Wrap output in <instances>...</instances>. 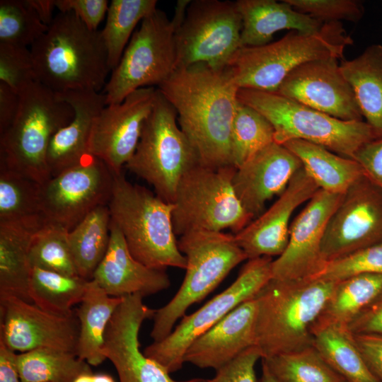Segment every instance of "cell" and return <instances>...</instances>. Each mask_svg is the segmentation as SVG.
I'll return each instance as SVG.
<instances>
[{"mask_svg": "<svg viewBox=\"0 0 382 382\" xmlns=\"http://www.w3.org/2000/svg\"><path fill=\"white\" fill-rule=\"evenodd\" d=\"M59 12L74 13L89 29L98 30L108 9L107 0H55Z\"/></svg>", "mask_w": 382, "mask_h": 382, "instance_id": "cell-46", "label": "cell"}, {"mask_svg": "<svg viewBox=\"0 0 382 382\" xmlns=\"http://www.w3.org/2000/svg\"><path fill=\"white\" fill-rule=\"evenodd\" d=\"M346 382H349V381H346Z\"/></svg>", "mask_w": 382, "mask_h": 382, "instance_id": "cell-55", "label": "cell"}, {"mask_svg": "<svg viewBox=\"0 0 382 382\" xmlns=\"http://www.w3.org/2000/svg\"><path fill=\"white\" fill-rule=\"evenodd\" d=\"M296 11L323 23L357 22L363 16L361 4L354 0H286Z\"/></svg>", "mask_w": 382, "mask_h": 382, "instance_id": "cell-44", "label": "cell"}, {"mask_svg": "<svg viewBox=\"0 0 382 382\" xmlns=\"http://www.w3.org/2000/svg\"><path fill=\"white\" fill-rule=\"evenodd\" d=\"M274 130L268 120L238 100L231 133L232 166L239 168L259 151L274 142Z\"/></svg>", "mask_w": 382, "mask_h": 382, "instance_id": "cell-39", "label": "cell"}, {"mask_svg": "<svg viewBox=\"0 0 382 382\" xmlns=\"http://www.w3.org/2000/svg\"><path fill=\"white\" fill-rule=\"evenodd\" d=\"M302 166L294 153L274 141L236 168L233 187L253 219L263 212L267 201L284 191Z\"/></svg>", "mask_w": 382, "mask_h": 382, "instance_id": "cell-22", "label": "cell"}, {"mask_svg": "<svg viewBox=\"0 0 382 382\" xmlns=\"http://www.w3.org/2000/svg\"><path fill=\"white\" fill-rule=\"evenodd\" d=\"M270 257L248 260L236 279L224 291L190 315L163 340L147 346L144 353L168 373L183 367L184 354L191 343L241 303L253 299L272 278Z\"/></svg>", "mask_w": 382, "mask_h": 382, "instance_id": "cell-12", "label": "cell"}, {"mask_svg": "<svg viewBox=\"0 0 382 382\" xmlns=\"http://www.w3.org/2000/svg\"><path fill=\"white\" fill-rule=\"evenodd\" d=\"M237 96L268 120L279 144L303 140L354 159L364 144L376 138L365 121L342 120L276 93L239 88Z\"/></svg>", "mask_w": 382, "mask_h": 382, "instance_id": "cell-7", "label": "cell"}, {"mask_svg": "<svg viewBox=\"0 0 382 382\" xmlns=\"http://www.w3.org/2000/svg\"><path fill=\"white\" fill-rule=\"evenodd\" d=\"M178 245L187 260L183 283L173 299L156 310L151 337L158 342L195 303L203 300L238 264L248 260L234 236L223 231H194L179 237Z\"/></svg>", "mask_w": 382, "mask_h": 382, "instance_id": "cell-9", "label": "cell"}, {"mask_svg": "<svg viewBox=\"0 0 382 382\" xmlns=\"http://www.w3.org/2000/svg\"><path fill=\"white\" fill-rule=\"evenodd\" d=\"M318 190V186L302 166L276 202L233 235L248 260L281 255L288 243L290 220L294 212L308 202Z\"/></svg>", "mask_w": 382, "mask_h": 382, "instance_id": "cell-21", "label": "cell"}, {"mask_svg": "<svg viewBox=\"0 0 382 382\" xmlns=\"http://www.w3.org/2000/svg\"><path fill=\"white\" fill-rule=\"evenodd\" d=\"M114 173L99 158L88 154L41 185V209L46 221L71 231L98 206L108 205Z\"/></svg>", "mask_w": 382, "mask_h": 382, "instance_id": "cell-14", "label": "cell"}, {"mask_svg": "<svg viewBox=\"0 0 382 382\" xmlns=\"http://www.w3.org/2000/svg\"><path fill=\"white\" fill-rule=\"evenodd\" d=\"M190 0H179L173 17L156 8L141 21L104 87L106 104L122 102L144 87L160 86L178 68L176 30Z\"/></svg>", "mask_w": 382, "mask_h": 382, "instance_id": "cell-8", "label": "cell"}, {"mask_svg": "<svg viewBox=\"0 0 382 382\" xmlns=\"http://www.w3.org/2000/svg\"><path fill=\"white\" fill-rule=\"evenodd\" d=\"M260 382H274L266 366L262 364V376Z\"/></svg>", "mask_w": 382, "mask_h": 382, "instance_id": "cell-54", "label": "cell"}, {"mask_svg": "<svg viewBox=\"0 0 382 382\" xmlns=\"http://www.w3.org/2000/svg\"><path fill=\"white\" fill-rule=\"evenodd\" d=\"M343 195L318 190L291 223L287 245L272 261V278H314L325 267L322 241L327 224Z\"/></svg>", "mask_w": 382, "mask_h": 382, "instance_id": "cell-19", "label": "cell"}, {"mask_svg": "<svg viewBox=\"0 0 382 382\" xmlns=\"http://www.w3.org/2000/svg\"><path fill=\"white\" fill-rule=\"evenodd\" d=\"M43 224L0 223V297L13 296L32 302L30 247L34 233Z\"/></svg>", "mask_w": 382, "mask_h": 382, "instance_id": "cell-27", "label": "cell"}, {"mask_svg": "<svg viewBox=\"0 0 382 382\" xmlns=\"http://www.w3.org/2000/svg\"><path fill=\"white\" fill-rule=\"evenodd\" d=\"M235 3L242 21L241 47L268 44L273 35L282 30L316 33L325 23L296 11L286 0H238Z\"/></svg>", "mask_w": 382, "mask_h": 382, "instance_id": "cell-26", "label": "cell"}, {"mask_svg": "<svg viewBox=\"0 0 382 382\" xmlns=\"http://www.w3.org/2000/svg\"><path fill=\"white\" fill-rule=\"evenodd\" d=\"M312 345L325 361L349 382H379L368 367L347 326L314 323Z\"/></svg>", "mask_w": 382, "mask_h": 382, "instance_id": "cell-31", "label": "cell"}, {"mask_svg": "<svg viewBox=\"0 0 382 382\" xmlns=\"http://www.w3.org/2000/svg\"><path fill=\"white\" fill-rule=\"evenodd\" d=\"M92 279L109 296L120 298L134 294L144 297L170 286L166 270L149 267L133 257L122 233L111 220L108 248Z\"/></svg>", "mask_w": 382, "mask_h": 382, "instance_id": "cell-24", "label": "cell"}, {"mask_svg": "<svg viewBox=\"0 0 382 382\" xmlns=\"http://www.w3.org/2000/svg\"><path fill=\"white\" fill-rule=\"evenodd\" d=\"M236 170L233 166L212 168L198 163L183 175L172 203L176 236L225 229L236 234L251 221L233 187Z\"/></svg>", "mask_w": 382, "mask_h": 382, "instance_id": "cell-10", "label": "cell"}, {"mask_svg": "<svg viewBox=\"0 0 382 382\" xmlns=\"http://www.w3.org/2000/svg\"><path fill=\"white\" fill-rule=\"evenodd\" d=\"M274 382H346L314 347L262 359Z\"/></svg>", "mask_w": 382, "mask_h": 382, "instance_id": "cell-38", "label": "cell"}, {"mask_svg": "<svg viewBox=\"0 0 382 382\" xmlns=\"http://www.w3.org/2000/svg\"><path fill=\"white\" fill-rule=\"evenodd\" d=\"M111 221L122 233L133 257L157 270L185 269L172 223L173 204L146 187L128 181L122 173L114 174L108 204Z\"/></svg>", "mask_w": 382, "mask_h": 382, "instance_id": "cell-5", "label": "cell"}, {"mask_svg": "<svg viewBox=\"0 0 382 382\" xmlns=\"http://www.w3.org/2000/svg\"><path fill=\"white\" fill-rule=\"evenodd\" d=\"M0 223L41 224V184L1 165Z\"/></svg>", "mask_w": 382, "mask_h": 382, "instance_id": "cell-35", "label": "cell"}, {"mask_svg": "<svg viewBox=\"0 0 382 382\" xmlns=\"http://www.w3.org/2000/svg\"><path fill=\"white\" fill-rule=\"evenodd\" d=\"M276 93L342 120L363 121L353 91L335 58L300 65Z\"/></svg>", "mask_w": 382, "mask_h": 382, "instance_id": "cell-20", "label": "cell"}, {"mask_svg": "<svg viewBox=\"0 0 382 382\" xmlns=\"http://www.w3.org/2000/svg\"><path fill=\"white\" fill-rule=\"evenodd\" d=\"M20 95L0 81V134L12 124L18 112Z\"/></svg>", "mask_w": 382, "mask_h": 382, "instance_id": "cell-50", "label": "cell"}, {"mask_svg": "<svg viewBox=\"0 0 382 382\" xmlns=\"http://www.w3.org/2000/svg\"><path fill=\"white\" fill-rule=\"evenodd\" d=\"M365 175L382 190V137L364 144L355 154Z\"/></svg>", "mask_w": 382, "mask_h": 382, "instance_id": "cell-47", "label": "cell"}, {"mask_svg": "<svg viewBox=\"0 0 382 382\" xmlns=\"http://www.w3.org/2000/svg\"><path fill=\"white\" fill-rule=\"evenodd\" d=\"M69 230L46 221L34 233L29 253L32 267L79 276L69 248Z\"/></svg>", "mask_w": 382, "mask_h": 382, "instance_id": "cell-40", "label": "cell"}, {"mask_svg": "<svg viewBox=\"0 0 382 382\" xmlns=\"http://www.w3.org/2000/svg\"><path fill=\"white\" fill-rule=\"evenodd\" d=\"M353 335H382V292L347 326Z\"/></svg>", "mask_w": 382, "mask_h": 382, "instance_id": "cell-48", "label": "cell"}, {"mask_svg": "<svg viewBox=\"0 0 382 382\" xmlns=\"http://www.w3.org/2000/svg\"><path fill=\"white\" fill-rule=\"evenodd\" d=\"M353 40L340 22L325 23L316 33L291 30L280 40L257 47H241L224 70L239 88L276 93L300 65L314 60L342 59Z\"/></svg>", "mask_w": 382, "mask_h": 382, "instance_id": "cell-4", "label": "cell"}, {"mask_svg": "<svg viewBox=\"0 0 382 382\" xmlns=\"http://www.w3.org/2000/svg\"><path fill=\"white\" fill-rule=\"evenodd\" d=\"M24 2L45 25L51 24L54 19L53 11L57 8L55 0H24Z\"/></svg>", "mask_w": 382, "mask_h": 382, "instance_id": "cell-52", "label": "cell"}, {"mask_svg": "<svg viewBox=\"0 0 382 382\" xmlns=\"http://www.w3.org/2000/svg\"><path fill=\"white\" fill-rule=\"evenodd\" d=\"M122 299L109 296L93 279L88 281L76 312L79 324L76 355L88 364L98 366L106 359L101 353L105 332Z\"/></svg>", "mask_w": 382, "mask_h": 382, "instance_id": "cell-30", "label": "cell"}, {"mask_svg": "<svg viewBox=\"0 0 382 382\" xmlns=\"http://www.w3.org/2000/svg\"><path fill=\"white\" fill-rule=\"evenodd\" d=\"M382 242V190L365 175L331 215L322 241L324 260L332 261Z\"/></svg>", "mask_w": 382, "mask_h": 382, "instance_id": "cell-15", "label": "cell"}, {"mask_svg": "<svg viewBox=\"0 0 382 382\" xmlns=\"http://www.w3.org/2000/svg\"><path fill=\"white\" fill-rule=\"evenodd\" d=\"M0 81L18 94L37 81L30 50L0 42Z\"/></svg>", "mask_w": 382, "mask_h": 382, "instance_id": "cell-43", "label": "cell"}, {"mask_svg": "<svg viewBox=\"0 0 382 382\" xmlns=\"http://www.w3.org/2000/svg\"><path fill=\"white\" fill-rule=\"evenodd\" d=\"M0 382H22L17 365V354L1 340H0Z\"/></svg>", "mask_w": 382, "mask_h": 382, "instance_id": "cell-51", "label": "cell"}, {"mask_svg": "<svg viewBox=\"0 0 382 382\" xmlns=\"http://www.w3.org/2000/svg\"><path fill=\"white\" fill-rule=\"evenodd\" d=\"M74 382H115L114 378L107 374H96L93 372L79 375Z\"/></svg>", "mask_w": 382, "mask_h": 382, "instance_id": "cell-53", "label": "cell"}, {"mask_svg": "<svg viewBox=\"0 0 382 382\" xmlns=\"http://www.w3.org/2000/svg\"><path fill=\"white\" fill-rule=\"evenodd\" d=\"M73 108L71 122L52 137L47 153L51 178L80 163L88 154V145L96 117L107 105L104 93L93 90L57 93Z\"/></svg>", "mask_w": 382, "mask_h": 382, "instance_id": "cell-25", "label": "cell"}, {"mask_svg": "<svg viewBox=\"0 0 382 382\" xmlns=\"http://www.w3.org/2000/svg\"><path fill=\"white\" fill-rule=\"evenodd\" d=\"M354 338L368 367L382 382V335L358 334Z\"/></svg>", "mask_w": 382, "mask_h": 382, "instance_id": "cell-49", "label": "cell"}, {"mask_svg": "<svg viewBox=\"0 0 382 382\" xmlns=\"http://www.w3.org/2000/svg\"><path fill=\"white\" fill-rule=\"evenodd\" d=\"M47 29L24 1H0V42L31 47Z\"/></svg>", "mask_w": 382, "mask_h": 382, "instance_id": "cell-41", "label": "cell"}, {"mask_svg": "<svg viewBox=\"0 0 382 382\" xmlns=\"http://www.w3.org/2000/svg\"><path fill=\"white\" fill-rule=\"evenodd\" d=\"M156 90L153 86L137 89L122 102L105 105L96 117L88 151L114 174L122 173L133 156L154 106Z\"/></svg>", "mask_w": 382, "mask_h": 382, "instance_id": "cell-17", "label": "cell"}, {"mask_svg": "<svg viewBox=\"0 0 382 382\" xmlns=\"http://www.w3.org/2000/svg\"><path fill=\"white\" fill-rule=\"evenodd\" d=\"M382 292V274H362L337 282L318 323L348 325Z\"/></svg>", "mask_w": 382, "mask_h": 382, "instance_id": "cell-33", "label": "cell"}, {"mask_svg": "<svg viewBox=\"0 0 382 382\" xmlns=\"http://www.w3.org/2000/svg\"><path fill=\"white\" fill-rule=\"evenodd\" d=\"M241 29L235 1H190L175 33L178 68L204 64L224 70L241 47Z\"/></svg>", "mask_w": 382, "mask_h": 382, "instance_id": "cell-13", "label": "cell"}, {"mask_svg": "<svg viewBox=\"0 0 382 382\" xmlns=\"http://www.w3.org/2000/svg\"><path fill=\"white\" fill-rule=\"evenodd\" d=\"M88 281L79 276H68L33 267L30 297L43 311L58 316H71L74 315L71 308L82 301Z\"/></svg>", "mask_w": 382, "mask_h": 382, "instance_id": "cell-34", "label": "cell"}, {"mask_svg": "<svg viewBox=\"0 0 382 382\" xmlns=\"http://www.w3.org/2000/svg\"><path fill=\"white\" fill-rule=\"evenodd\" d=\"M362 274H382V242L327 262L314 278L338 282Z\"/></svg>", "mask_w": 382, "mask_h": 382, "instance_id": "cell-42", "label": "cell"}, {"mask_svg": "<svg viewBox=\"0 0 382 382\" xmlns=\"http://www.w3.org/2000/svg\"><path fill=\"white\" fill-rule=\"evenodd\" d=\"M256 312L255 297L238 305L191 343L184 362L216 370L255 346Z\"/></svg>", "mask_w": 382, "mask_h": 382, "instance_id": "cell-23", "label": "cell"}, {"mask_svg": "<svg viewBox=\"0 0 382 382\" xmlns=\"http://www.w3.org/2000/svg\"><path fill=\"white\" fill-rule=\"evenodd\" d=\"M22 382H74L81 374L92 372L90 364L72 352L36 349L17 354Z\"/></svg>", "mask_w": 382, "mask_h": 382, "instance_id": "cell-36", "label": "cell"}, {"mask_svg": "<svg viewBox=\"0 0 382 382\" xmlns=\"http://www.w3.org/2000/svg\"><path fill=\"white\" fill-rule=\"evenodd\" d=\"M156 0H112L105 25L100 30L108 64L114 69L127 47L136 25L156 9Z\"/></svg>", "mask_w": 382, "mask_h": 382, "instance_id": "cell-37", "label": "cell"}, {"mask_svg": "<svg viewBox=\"0 0 382 382\" xmlns=\"http://www.w3.org/2000/svg\"><path fill=\"white\" fill-rule=\"evenodd\" d=\"M198 163L199 155L180 128L175 110L157 88L137 149L125 167L150 184L156 195L173 203L181 178Z\"/></svg>", "mask_w": 382, "mask_h": 382, "instance_id": "cell-11", "label": "cell"}, {"mask_svg": "<svg viewBox=\"0 0 382 382\" xmlns=\"http://www.w3.org/2000/svg\"><path fill=\"white\" fill-rule=\"evenodd\" d=\"M0 340L13 351L46 348L76 354L79 324L74 315L58 316L13 296L0 297Z\"/></svg>", "mask_w": 382, "mask_h": 382, "instance_id": "cell-18", "label": "cell"}, {"mask_svg": "<svg viewBox=\"0 0 382 382\" xmlns=\"http://www.w3.org/2000/svg\"><path fill=\"white\" fill-rule=\"evenodd\" d=\"M157 88L175 110L201 164L232 166L231 133L238 88L226 71L204 64L180 67Z\"/></svg>", "mask_w": 382, "mask_h": 382, "instance_id": "cell-1", "label": "cell"}, {"mask_svg": "<svg viewBox=\"0 0 382 382\" xmlns=\"http://www.w3.org/2000/svg\"><path fill=\"white\" fill-rule=\"evenodd\" d=\"M143 298L139 294L123 297L105 332L101 353L114 365L120 382H197L199 378L174 380L163 366L140 350L141 325L153 318L156 311L143 303Z\"/></svg>", "mask_w": 382, "mask_h": 382, "instance_id": "cell-16", "label": "cell"}, {"mask_svg": "<svg viewBox=\"0 0 382 382\" xmlns=\"http://www.w3.org/2000/svg\"><path fill=\"white\" fill-rule=\"evenodd\" d=\"M259 359L262 356L258 347H250L216 369L213 378H199L197 382H257L255 366Z\"/></svg>", "mask_w": 382, "mask_h": 382, "instance_id": "cell-45", "label": "cell"}, {"mask_svg": "<svg viewBox=\"0 0 382 382\" xmlns=\"http://www.w3.org/2000/svg\"><path fill=\"white\" fill-rule=\"evenodd\" d=\"M340 67L354 94L361 115L376 138L382 137V45L366 47Z\"/></svg>", "mask_w": 382, "mask_h": 382, "instance_id": "cell-28", "label": "cell"}, {"mask_svg": "<svg viewBox=\"0 0 382 382\" xmlns=\"http://www.w3.org/2000/svg\"><path fill=\"white\" fill-rule=\"evenodd\" d=\"M108 205L98 206L69 231L68 241L78 275L91 280L110 242Z\"/></svg>", "mask_w": 382, "mask_h": 382, "instance_id": "cell-32", "label": "cell"}, {"mask_svg": "<svg viewBox=\"0 0 382 382\" xmlns=\"http://www.w3.org/2000/svg\"><path fill=\"white\" fill-rule=\"evenodd\" d=\"M300 160L303 168L324 191L344 195L358 179L364 175L361 165L329 149L303 140H291L283 144Z\"/></svg>", "mask_w": 382, "mask_h": 382, "instance_id": "cell-29", "label": "cell"}, {"mask_svg": "<svg viewBox=\"0 0 382 382\" xmlns=\"http://www.w3.org/2000/svg\"><path fill=\"white\" fill-rule=\"evenodd\" d=\"M37 82L56 93L104 88L111 71L100 30L59 12L30 47Z\"/></svg>", "mask_w": 382, "mask_h": 382, "instance_id": "cell-2", "label": "cell"}, {"mask_svg": "<svg viewBox=\"0 0 382 382\" xmlns=\"http://www.w3.org/2000/svg\"><path fill=\"white\" fill-rule=\"evenodd\" d=\"M337 282L272 278L257 294L255 346L262 359L312 346L311 328Z\"/></svg>", "mask_w": 382, "mask_h": 382, "instance_id": "cell-3", "label": "cell"}, {"mask_svg": "<svg viewBox=\"0 0 382 382\" xmlns=\"http://www.w3.org/2000/svg\"><path fill=\"white\" fill-rule=\"evenodd\" d=\"M17 115L0 134V164L40 184L51 178L47 153L54 134L74 112L57 93L35 81L20 94Z\"/></svg>", "mask_w": 382, "mask_h": 382, "instance_id": "cell-6", "label": "cell"}]
</instances>
